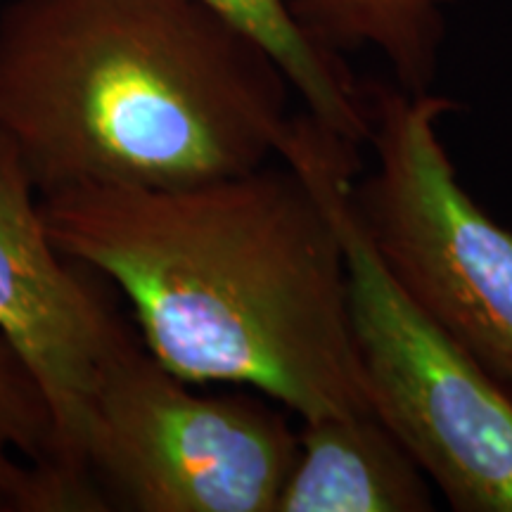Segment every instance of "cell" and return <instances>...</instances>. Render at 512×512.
<instances>
[{
    "label": "cell",
    "instance_id": "obj_1",
    "mask_svg": "<svg viewBox=\"0 0 512 512\" xmlns=\"http://www.w3.org/2000/svg\"><path fill=\"white\" fill-rule=\"evenodd\" d=\"M48 233L131 304L145 349L192 384H233L302 420L375 413L335 219L275 159L190 188L41 195Z\"/></svg>",
    "mask_w": 512,
    "mask_h": 512
},
{
    "label": "cell",
    "instance_id": "obj_2",
    "mask_svg": "<svg viewBox=\"0 0 512 512\" xmlns=\"http://www.w3.org/2000/svg\"><path fill=\"white\" fill-rule=\"evenodd\" d=\"M292 81L204 0H8L0 133L38 195L190 188L280 159Z\"/></svg>",
    "mask_w": 512,
    "mask_h": 512
},
{
    "label": "cell",
    "instance_id": "obj_3",
    "mask_svg": "<svg viewBox=\"0 0 512 512\" xmlns=\"http://www.w3.org/2000/svg\"><path fill=\"white\" fill-rule=\"evenodd\" d=\"M297 112L280 159L328 204L349 268L351 323L373 411L458 512H512V394L403 290L351 207L361 157Z\"/></svg>",
    "mask_w": 512,
    "mask_h": 512
},
{
    "label": "cell",
    "instance_id": "obj_4",
    "mask_svg": "<svg viewBox=\"0 0 512 512\" xmlns=\"http://www.w3.org/2000/svg\"><path fill=\"white\" fill-rule=\"evenodd\" d=\"M375 169L351 207L377 254L434 323L512 394V230L460 183L441 140L458 102L361 79Z\"/></svg>",
    "mask_w": 512,
    "mask_h": 512
},
{
    "label": "cell",
    "instance_id": "obj_5",
    "mask_svg": "<svg viewBox=\"0 0 512 512\" xmlns=\"http://www.w3.org/2000/svg\"><path fill=\"white\" fill-rule=\"evenodd\" d=\"M287 413L200 392L131 342L102 373L83 458L110 510L275 512L299 456Z\"/></svg>",
    "mask_w": 512,
    "mask_h": 512
},
{
    "label": "cell",
    "instance_id": "obj_6",
    "mask_svg": "<svg viewBox=\"0 0 512 512\" xmlns=\"http://www.w3.org/2000/svg\"><path fill=\"white\" fill-rule=\"evenodd\" d=\"M0 332L34 368L60 434V467L93 479L83 441L102 373L136 342L50 238L41 195L0 133Z\"/></svg>",
    "mask_w": 512,
    "mask_h": 512
},
{
    "label": "cell",
    "instance_id": "obj_7",
    "mask_svg": "<svg viewBox=\"0 0 512 512\" xmlns=\"http://www.w3.org/2000/svg\"><path fill=\"white\" fill-rule=\"evenodd\" d=\"M430 477L375 413L302 420L275 512H430Z\"/></svg>",
    "mask_w": 512,
    "mask_h": 512
},
{
    "label": "cell",
    "instance_id": "obj_8",
    "mask_svg": "<svg viewBox=\"0 0 512 512\" xmlns=\"http://www.w3.org/2000/svg\"><path fill=\"white\" fill-rule=\"evenodd\" d=\"M91 479L60 467L53 406L34 368L0 332V512H102Z\"/></svg>",
    "mask_w": 512,
    "mask_h": 512
},
{
    "label": "cell",
    "instance_id": "obj_9",
    "mask_svg": "<svg viewBox=\"0 0 512 512\" xmlns=\"http://www.w3.org/2000/svg\"><path fill=\"white\" fill-rule=\"evenodd\" d=\"M313 46L339 60L373 50L396 86L430 93L456 0H280Z\"/></svg>",
    "mask_w": 512,
    "mask_h": 512
},
{
    "label": "cell",
    "instance_id": "obj_10",
    "mask_svg": "<svg viewBox=\"0 0 512 512\" xmlns=\"http://www.w3.org/2000/svg\"><path fill=\"white\" fill-rule=\"evenodd\" d=\"M259 38L292 81L304 110L337 136L366 145L370 136L363 81L339 60L313 46L280 0H204Z\"/></svg>",
    "mask_w": 512,
    "mask_h": 512
}]
</instances>
